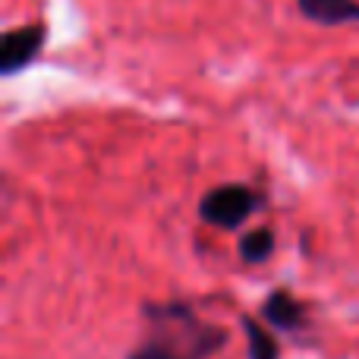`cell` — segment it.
<instances>
[{
  "label": "cell",
  "mask_w": 359,
  "mask_h": 359,
  "mask_svg": "<svg viewBox=\"0 0 359 359\" xmlns=\"http://www.w3.org/2000/svg\"><path fill=\"white\" fill-rule=\"evenodd\" d=\"M227 334L202 322L183 303L145 306V334L126 359H208L224 347Z\"/></svg>",
  "instance_id": "6da1fadb"
},
{
  "label": "cell",
  "mask_w": 359,
  "mask_h": 359,
  "mask_svg": "<svg viewBox=\"0 0 359 359\" xmlns=\"http://www.w3.org/2000/svg\"><path fill=\"white\" fill-rule=\"evenodd\" d=\"M252 211H255V192L249 189V186H240V183L215 186V189L205 192V198L198 202L202 221L215 224V227H221V230L240 227Z\"/></svg>",
  "instance_id": "7a4b0ae2"
},
{
  "label": "cell",
  "mask_w": 359,
  "mask_h": 359,
  "mask_svg": "<svg viewBox=\"0 0 359 359\" xmlns=\"http://www.w3.org/2000/svg\"><path fill=\"white\" fill-rule=\"evenodd\" d=\"M243 328H246V337H249V359H278L280 356L278 341L268 337V331L259 322L243 318Z\"/></svg>",
  "instance_id": "8992f818"
},
{
  "label": "cell",
  "mask_w": 359,
  "mask_h": 359,
  "mask_svg": "<svg viewBox=\"0 0 359 359\" xmlns=\"http://www.w3.org/2000/svg\"><path fill=\"white\" fill-rule=\"evenodd\" d=\"M297 6L306 19L322 25L359 22V0H297Z\"/></svg>",
  "instance_id": "277c9868"
},
{
  "label": "cell",
  "mask_w": 359,
  "mask_h": 359,
  "mask_svg": "<svg viewBox=\"0 0 359 359\" xmlns=\"http://www.w3.org/2000/svg\"><path fill=\"white\" fill-rule=\"evenodd\" d=\"M44 38H48V29H44L41 22L10 29L4 35V44H0V73L13 76V73H19V69H25L41 54Z\"/></svg>",
  "instance_id": "3957f363"
},
{
  "label": "cell",
  "mask_w": 359,
  "mask_h": 359,
  "mask_svg": "<svg viewBox=\"0 0 359 359\" xmlns=\"http://www.w3.org/2000/svg\"><path fill=\"white\" fill-rule=\"evenodd\" d=\"M262 316H265L278 331H293V328H299V322H303V306H299L287 290H274L271 297L265 299V306H262Z\"/></svg>",
  "instance_id": "5b68a950"
},
{
  "label": "cell",
  "mask_w": 359,
  "mask_h": 359,
  "mask_svg": "<svg viewBox=\"0 0 359 359\" xmlns=\"http://www.w3.org/2000/svg\"><path fill=\"white\" fill-rule=\"evenodd\" d=\"M274 252V233L268 227H259L240 240V255L243 262H265Z\"/></svg>",
  "instance_id": "52a82bcc"
}]
</instances>
